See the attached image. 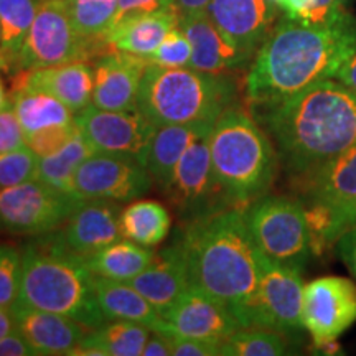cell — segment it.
Returning a JSON list of instances; mask_svg holds the SVG:
<instances>
[{"label":"cell","instance_id":"6da1fadb","mask_svg":"<svg viewBox=\"0 0 356 356\" xmlns=\"http://www.w3.org/2000/svg\"><path fill=\"white\" fill-rule=\"evenodd\" d=\"M356 53V19L348 12L323 25L284 17L261 44L246 78L248 99L269 108L325 79Z\"/></svg>","mask_w":356,"mask_h":356},{"label":"cell","instance_id":"7a4b0ae2","mask_svg":"<svg viewBox=\"0 0 356 356\" xmlns=\"http://www.w3.org/2000/svg\"><path fill=\"white\" fill-rule=\"evenodd\" d=\"M244 210L231 207L186 221L178 243L190 287L225 304L239 325L256 296L261 252Z\"/></svg>","mask_w":356,"mask_h":356},{"label":"cell","instance_id":"3957f363","mask_svg":"<svg viewBox=\"0 0 356 356\" xmlns=\"http://www.w3.org/2000/svg\"><path fill=\"white\" fill-rule=\"evenodd\" d=\"M277 155L296 177H305L356 144V89L325 79L287 101L264 108Z\"/></svg>","mask_w":356,"mask_h":356},{"label":"cell","instance_id":"277c9868","mask_svg":"<svg viewBox=\"0 0 356 356\" xmlns=\"http://www.w3.org/2000/svg\"><path fill=\"white\" fill-rule=\"evenodd\" d=\"M17 304L65 315L86 328L108 322L86 257L71 251L60 234H43L24 249Z\"/></svg>","mask_w":356,"mask_h":356},{"label":"cell","instance_id":"5b68a950","mask_svg":"<svg viewBox=\"0 0 356 356\" xmlns=\"http://www.w3.org/2000/svg\"><path fill=\"white\" fill-rule=\"evenodd\" d=\"M210 152L216 178L236 207L264 197L277 172V159L266 132L246 111L231 106L210 132Z\"/></svg>","mask_w":356,"mask_h":356},{"label":"cell","instance_id":"8992f818","mask_svg":"<svg viewBox=\"0 0 356 356\" xmlns=\"http://www.w3.org/2000/svg\"><path fill=\"white\" fill-rule=\"evenodd\" d=\"M236 91L228 74L149 65L140 83L139 111L157 127L215 124L234 106Z\"/></svg>","mask_w":356,"mask_h":356},{"label":"cell","instance_id":"52a82bcc","mask_svg":"<svg viewBox=\"0 0 356 356\" xmlns=\"http://www.w3.org/2000/svg\"><path fill=\"white\" fill-rule=\"evenodd\" d=\"M244 211L262 254L304 269L312 256V239L302 202L264 195L248 204Z\"/></svg>","mask_w":356,"mask_h":356},{"label":"cell","instance_id":"ba28073f","mask_svg":"<svg viewBox=\"0 0 356 356\" xmlns=\"http://www.w3.org/2000/svg\"><path fill=\"white\" fill-rule=\"evenodd\" d=\"M108 50L84 40L71 19L68 0H43L20 53L19 71L96 60Z\"/></svg>","mask_w":356,"mask_h":356},{"label":"cell","instance_id":"9c48e42d","mask_svg":"<svg viewBox=\"0 0 356 356\" xmlns=\"http://www.w3.org/2000/svg\"><path fill=\"white\" fill-rule=\"evenodd\" d=\"M300 270L259 252V282L241 318V328H267L284 335L302 330L304 282Z\"/></svg>","mask_w":356,"mask_h":356},{"label":"cell","instance_id":"30bf717a","mask_svg":"<svg viewBox=\"0 0 356 356\" xmlns=\"http://www.w3.org/2000/svg\"><path fill=\"white\" fill-rule=\"evenodd\" d=\"M84 198L70 195L42 180L0 188V229L12 234H47L73 215Z\"/></svg>","mask_w":356,"mask_h":356},{"label":"cell","instance_id":"8fae6325","mask_svg":"<svg viewBox=\"0 0 356 356\" xmlns=\"http://www.w3.org/2000/svg\"><path fill=\"white\" fill-rule=\"evenodd\" d=\"M210 134L200 137L180 159L163 191L185 221L236 207L218 181L210 152Z\"/></svg>","mask_w":356,"mask_h":356},{"label":"cell","instance_id":"7c38bea8","mask_svg":"<svg viewBox=\"0 0 356 356\" xmlns=\"http://www.w3.org/2000/svg\"><path fill=\"white\" fill-rule=\"evenodd\" d=\"M74 122L95 152L129 157L142 165L157 131L139 109L104 111L92 104L74 114Z\"/></svg>","mask_w":356,"mask_h":356},{"label":"cell","instance_id":"4fadbf2b","mask_svg":"<svg viewBox=\"0 0 356 356\" xmlns=\"http://www.w3.org/2000/svg\"><path fill=\"white\" fill-rule=\"evenodd\" d=\"M356 322V284L328 275L304 287L302 323L315 348L337 341Z\"/></svg>","mask_w":356,"mask_h":356},{"label":"cell","instance_id":"5bb4252c","mask_svg":"<svg viewBox=\"0 0 356 356\" xmlns=\"http://www.w3.org/2000/svg\"><path fill=\"white\" fill-rule=\"evenodd\" d=\"M152 186V178L137 160L95 152L74 173V188L84 200L131 202Z\"/></svg>","mask_w":356,"mask_h":356},{"label":"cell","instance_id":"9a60e30c","mask_svg":"<svg viewBox=\"0 0 356 356\" xmlns=\"http://www.w3.org/2000/svg\"><path fill=\"white\" fill-rule=\"evenodd\" d=\"M241 328L228 307L190 287L162 317L155 332L168 337L203 338L221 343Z\"/></svg>","mask_w":356,"mask_h":356},{"label":"cell","instance_id":"2e32d148","mask_svg":"<svg viewBox=\"0 0 356 356\" xmlns=\"http://www.w3.org/2000/svg\"><path fill=\"white\" fill-rule=\"evenodd\" d=\"M149 60L132 53L111 50L97 56L92 106L104 111L139 109V91Z\"/></svg>","mask_w":356,"mask_h":356},{"label":"cell","instance_id":"e0dca14e","mask_svg":"<svg viewBox=\"0 0 356 356\" xmlns=\"http://www.w3.org/2000/svg\"><path fill=\"white\" fill-rule=\"evenodd\" d=\"M207 13L231 44L254 58L273 32L275 6L270 0H211Z\"/></svg>","mask_w":356,"mask_h":356},{"label":"cell","instance_id":"ac0fdd59","mask_svg":"<svg viewBox=\"0 0 356 356\" xmlns=\"http://www.w3.org/2000/svg\"><path fill=\"white\" fill-rule=\"evenodd\" d=\"M20 89L48 92L78 114L92 104L95 68L86 61H71L65 65L24 70L12 76V91Z\"/></svg>","mask_w":356,"mask_h":356},{"label":"cell","instance_id":"d6986e66","mask_svg":"<svg viewBox=\"0 0 356 356\" xmlns=\"http://www.w3.org/2000/svg\"><path fill=\"white\" fill-rule=\"evenodd\" d=\"M115 203L111 200H83L60 233L66 246L88 257L122 239L121 208Z\"/></svg>","mask_w":356,"mask_h":356},{"label":"cell","instance_id":"ffe728a7","mask_svg":"<svg viewBox=\"0 0 356 356\" xmlns=\"http://www.w3.org/2000/svg\"><path fill=\"white\" fill-rule=\"evenodd\" d=\"M178 26L191 44L190 68L203 73L226 74L244 68L252 60L225 38L207 12L180 17Z\"/></svg>","mask_w":356,"mask_h":356},{"label":"cell","instance_id":"44dd1931","mask_svg":"<svg viewBox=\"0 0 356 356\" xmlns=\"http://www.w3.org/2000/svg\"><path fill=\"white\" fill-rule=\"evenodd\" d=\"M309 203L327 208L332 215V239L337 241V218L356 202V144L302 177Z\"/></svg>","mask_w":356,"mask_h":356},{"label":"cell","instance_id":"7402d4cb","mask_svg":"<svg viewBox=\"0 0 356 356\" xmlns=\"http://www.w3.org/2000/svg\"><path fill=\"white\" fill-rule=\"evenodd\" d=\"M17 330L37 355H70L86 337V327L65 315L32 309L22 304L10 307Z\"/></svg>","mask_w":356,"mask_h":356},{"label":"cell","instance_id":"603a6c76","mask_svg":"<svg viewBox=\"0 0 356 356\" xmlns=\"http://www.w3.org/2000/svg\"><path fill=\"white\" fill-rule=\"evenodd\" d=\"M129 284L137 289L163 317L180 299L181 293L190 289L180 246L173 244L159 254H154L150 264L139 275L129 280Z\"/></svg>","mask_w":356,"mask_h":356},{"label":"cell","instance_id":"cb8c5ba5","mask_svg":"<svg viewBox=\"0 0 356 356\" xmlns=\"http://www.w3.org/2000/svg\"><path fill=\"white\" fill-rule=\"evenodd\" d=\"M180 24V13L175 6L160 10L127 17L109 29L104 40L113 50L132 53L139 56H150L157 50L170 30Z\"/></svg>","mask_w":356,"mask_h":356},{"label":"cell","instance_id":"d4e9b609","mask_svg":"<svg viewBox=\"0 0 356 356\" xmlns=\"http://www.w3.org/2000/svg\"><path fill=\"white\" fill-rule=\"evenodd\" d=\"M213 126L215 124H170L157 127L144 162L155 184L165 188L188 147L200 137L208 136Z\"/></svg>","mask_w":356,"mask_h":356},{"label":"cell","instance_id":"484cf974","mask_svg":"<svg viewBox=\"0 0 356 356\" xmlns=\"http://www.w3.org/2000/svg\"><path fill=\"white\" fill-rule=\"evenodd\" d=\"M95 289L106 320H127L145 325L155 332L162 323V315L142 293L129 282L95 275Z\"/></svg>","mask_w":356,"mask_h":356},{"label":"cell","instance_id":"4316f807","mask_svg":"<svg viewBox=\"0 0 356 356\" xmlns=\"http://www.w3.org/2000/svg\"><path fill=\"white\" fill-rule=\"evenodd\" d=\"M150 328L145 325L111 320L86 333L70 356H139L150 337Z\"/></svg>","mask_w":356,"mask_h":356},{"label":"cell","instance_id":"83f0119b","mask_svg":"<svg viewBox=\"0 0 356 356\" xmlns=\"http://www.w3.org/2000/svg\"><path fill=\"white\" fill-rule=\"evenodd\" d=\"M43 0H0V71L19 73L20 53Z\"/></svg>","mask_w":356,"mask_h":356},{"label":"cell","instance_id":"f1b7e54d","mask_svg":"<svg viewBox=\"0 0 356 356\" xmlns=\"http://www.w3.org/2000/svg\"><path fill=\"white\" fill-rule=\"evenodd\" d=\"M10 101L25 137L43 129L74 124L73 111L55 96L43 91H10Z\"/></svg>","mask_w":356,"mask_h":356},{"label":"cell","instance_id":"f546056e","mask_svg":"<svg viewBox=\"0 0 356 356\" xmlns=\"http://www.w3.org/2000/svg\"><path fill=\"white\" fill-rule=\"evenodd\" d=\"M152 259L154 252L150 248H144L126 238L86 257L92 274L121 282H129L139 275Z\"/></svg>","mask_w":356,"mask_h":356},{"label":"cell","instance_id":"4dcf8cb0","mask_svg":"<svg viewBox=\"0 0 356 356\" xmlns=\"http://www.w3.org/2000/svg\"><path fill=\"white\" fill-rule=\"evenodd\" d=\"M119 222L124 238L144 248H155L167 238L172 218L162 203L139 200L121 211Z\"/></svg>","mask_w":356,"mask_h":356},{"label":"cell","instance_id":"1f68e13d","mask_svg":"<svg viewBox=\"0 0 356 356\" xmlns=\"http://www.w3.org/2000/svg\"><path fill=\"white\" fill-rule=\"evenodd\" d=\"M92 154H95V149L84 139L81 131H78L76 136L65 147H61L58 152L40 157L37 178L43 184L65 191V193L78 195L74 188V173L84 160Z\"/></svg>","mask_w":356,"mask_h":356},{"label":"cell","instance_id":"d6a6232c","mask_svg":"<svg viewBox=\"0 0 356 356\" xmlns=\"http://www.w3.org/2000/svg\"><path fill=\"white\" fill-rule=\"evenodd\" d=\"M119 0H68L73 24L86 42L113 50L104 37L114 22Z\"/></svg>","mask_w":356,"mask_h":356},{"label":"cell","instance_id":"836d02e7","mask_svg":"<svg viewBox=\"0 0 356 356\" xmlns=\"http://www.w3.org/2000/svg\"><path fill=\"white\" fill-rule=\"evenodd\" d=\"M286 353L284 333L267 328H239L220 345L222 356H280Z\"/></svg>","mask_w":356,"mask_h":356},{"label":"cell","instance_id":"e575fe53","mask_svg":"<svg viewBox=\"0 0 356 356\" xmlns=\"http://www.w3.org/2000/svg\"><path fill=\"white\" fill-rule=\"evenodd\" d=\"M40 157L29 145L0 154V188L20 185L38 177Z\"/></svg>","mask_w":356,"mask_h":356},{"label":"cell","instance_id":"d590c367","mask_svg":"<svg viewBox=\"0 0 356 356\" xmlns=\"http://www.w3.org/2000/svg\"><path fill=\"white\" fill-rule=\"evenodd\" d=\"M150 65L163 66V68H190L191 44L180 26L170 30L163 42L152 55L147 56Z\"/></svg>","mask_w":356,"mask_h":356},{"label":"cell","instance_id":"8d00e7d4","mask_svg":"<svg viewBox=\"0 0 356 356\" xmlns=\"http://www.w3.org/2000/svg\"><path fill=\"white\" fill-rule=\"evenodd\" d=\"M22 254L15 248L0 246V307H10L19 299Z\"/></svg>","mask_w":356,"mask_h":356},{"label":"cell","instance_id":"74e56055","mask_svg":"<svg viewBox=\"0 0 356 356\" xmlns=\"http://www.w3.org/2000/svg\"><path fill=\"white\" fill-rule=\"evenodd\" d=\"M76 122L70 126H55L43 129L35 134L26 136V145L33 150L38 157H47L58 152L61 147H65L68 142L78 134Z\"/></svg>","mask_w":356,"mask_h":356},{"label":"cell","instance_id":"f35d334b","mask_svg":"<svg viewBox=\"0 0 356 356\" xmlns=\"http://www.w3.org/2000/svg\"><path fill=\"white\" fill-rule=\"evenodd\" d=\"M26 145V137L13 106L0 111V154L12 152Z\"/></svg>","mask_w":356,"mask_h":356},{"label":"cell","instance_id":"ab89813d","mask_svg":"<svg viewBox=\"0 0 356 356\" xmlns=\"http://www.w3.org/2000/svg\"><path fill=\"white\" fill-rule=\"evenodd\" d=\"M348 0H310L309 10L300 24L305 25H323L340 19L345 15V3Z\"/></svg>","mask_w":356,"mask_h":356},{"label":"cell","instance_id":"60d3db41","mask_svg":"<svg viewBox=\"0 0 356 356\" xmlns=\"http://www.w3.org/2000/svg\"><path fill=\"white\" fill-rule=\"evenodd\" d=\"M168 337V335H167ZM172 355L175 356H216L220 355L218 341L190 337H168Z\"/></svg>","mask_w":356,"mask_h":356},{"label":"cell","instance_id":"b9f144b4","mask_svg":"<svg viewBox=\"0 0 356 356\" xmlns=\"http://www.w3.org/2000/svg\"><path fill=\"white\" fill-rule=\"evenodd\" d=\"M172 3L173 0H119L113 25H115L118 22H121L124 19H127V17L160 10V8L172 6Z\"/></svg>","mask_w":356,"mask_h":356},{"label":"cell","instance_id":"7bdbcfd3","mask_svg":"<svg viewBox=\"0 0 356 356\" xmlns=\"http://www.w3.org/2000/svg\"><path fill=\"white\" fill-rule=\"evenodd\" d=\"M37 355L19 330L0 338V356H33Z\"/></svg>","mask_w":356,"mask_h":356},{"label":"cell","instance_id":"ee69618b","mask_svg":"<svg viewBox=\"0 0 356 356\" xmlns=\"http://www.w3.org/2000/svg\"><path fill=\"white\" fill-rule=\"evenodd\" d=\"M338 254L356 279V226L338 238Z\"/></svg>","mask_w":356,"mask_h":356},{"label":"cell","instance_id":"f6af8a7d","mask_svg":"<svg viewBox=\"0 0 356 356\" xmlns=\"http://www.w3.org/2000/svg\"><path fill=\"white\" fill-rule=\"evenodd\" d=\"M170 340L163 333L154 332V335L149 337L147 343L142 351V356H170Z\"/></svg>","mask_w":356,"mask_h":356},{"label":"cell","instance_id":"bcb514c9","mask_svg":"<svg viewBox=\"0 0 356 356\" xmlns=\"http://www.w3.org/2000/svg\"><path fill=\"white\" fill-rule=\"evenodd\" d=\"M337 81L346 84L351 89H356V53H353L335 74Z\"/></svg>","mask_w":356,"mask_h":356},{"label":"cell","instance_id":"7dc6e473","mask_svg":"<svg viewBox=\"0 0 356 356\" xmlns=\"http://www.w3.org/2000/svg\"><path fill=\"white\" fill-rule=\"evenodd\" d=\"M211 0H173V6L180 13V17L191 15V13L207 12Z\"/></svg>","mask_w":356,"mask_h":356},{"label":"cell","instance_id":"c3c4849f","mask_svg":"<svg viewBox=\"0 0 356 356\" xmlns=\"http://www.w3.org/2000/svg\"><path fill=\"white\" fill-rule=\"evenodd\" d=\"M355 226H356V202L351 204V207L346 208V210L337 218V225H335L337 241L341 234L346 233V231L351 228H355Z\"/></svg>","mask_w":356,"mask_h":356},{"label":"cell","instance_id":"681fc988","mask_svg":"<svg viewBox=\"0 0 356 356\" xmlns=\"http://www.w3.org/2000/svg\"><path fill=\"white\" fill-rule=\"evenodd\" d=\"M13 330H17V325L12 310L7 307H0V338L8 335Z\"/></svg>","mask_w":356,"mask_h":356},{"label":"cell","instance_id":"f907efd6","mask_svg":"<svg viewBox=\"0 0 356 356\" xmlns=\"http://www.w3.org/2000/svg\"><path fill=\"white\" fill-rule=\"evenodd\" d=\"M270 2H273L277 8H280V7H282V3L286 2V0H270Z\"/></svg>","mask_w":356,"mask_h":356},{"label":"cell","instance_id":"816d5d0a","mask_svg":"<svg viewBox=\"0 0 356 356\" xmlns=\"http://www.w3.org/2000/svg\"><path fill=\"white\" fill-rule=\"evenodd\" d=\"M0 42H2V26H0Z\"/></svg>","mask_w":356,"mask_h":356}]
</instances>
